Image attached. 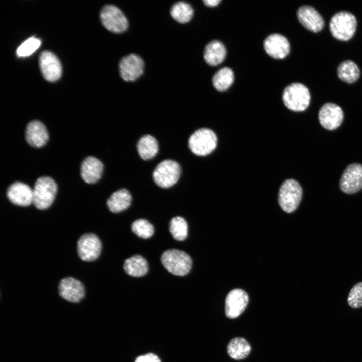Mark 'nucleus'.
Masks as SVG:
<instances>
[{
	"mask_svg": "<svg viewBox=\"0 0 362 362\" xmlns=\"http://www.w3.org/2000/svg\"><path fill=\"white\" fill-rule=\"evenodd\" d=\"M226 55V50L224 44L219 40H213L205 47L204 58L206 62L211 66H217L222 63Z\"/></svg>",
	"mask_w": 362,
	"mask_h": 362,
	"instance_id": "nucleus-21",
	"label": "nucleus"
},
{
	"mask_svg": "<svg viewBox=\"0 0 362 362\" xmlns=\"http://www.w3.org/2000/svg\"><path fill=\"white\" fill-rule=\"evenodd\" d=\"M144 66V62L139 56L128 55L123 57L119 64L121 77L126 82L134 81L143 73Z\"/></svg>",
	"mask_w": 362,
	"mask_h": 362,
	"instance_id": "nucleus-10",
	"label": "nucleus"
},
{
	"mask_svg": "<svg viewBox=\"0 0 362 362\" xmlns=\"http://www.w3.org/2000/svg\"><path fill=\"white\" fill-rule=\"evenodd\" d=\"M347 303L353 308L362 307V282L357 283L351 288L347 297Z\"/></svg>",
	"mask_w": 362,
	"mask_h": 362,
	"instance_id": "nucleus-32",
	"label": "nucleus"
},
{
	"mask_svg": "<svg viewBox=\"0 0 362 362\" xmlns=\"http://www.w3.org/2000/svg\"><path fill=\"white\" fill-rule=\"evenodd\" d=\"M251 347L249 342L244 338L235 337L232 339L227 346L229 356L235 360L246 358L250 354Z\"/></svg>",
	"mask_w": 362,
	"mask_h": 362,
	"instance_id": "nucleus-23",
	"label": "nucleus"
},
{
	"mask_svg": "<svg viewBox=\"0 0 362 362\" xmlns=\"http://www.w3.org/2000/svg\"><path fill=\"white\" fill-rule=\"evenodd\" d=\"M124 269L129 275L141 277L147 273L148 266L147 261L144 257L139 255H136L125 261Z\"/></svg>",
	"mask_w": 362,
	"mask_h": 362,
	"instance_id": "nucleus-26",
	"label": "nucleus"
},
{
	"mask_svg": "<svg viewBox=\"0 0 362 362\" xmlns=\"http://www.w3.org/2000/svg\"><path fill=\"white\" fill-rule=\"evenodd\" d=\"M41 43L39 38L31 37L20 44L16 50V54L20 57L29 56L38 49Z\"/></svg>",
	"mask_w": 362,
	"mask_h": 362,
	"instance_id": "nucleus-31",
	"label": "nucleus"
},
{
	"mask_svg": "<svg viewBox=\"0 0 362 362\" xmlns=\"http://www.w3.org/2000/svg\"><path fill=\"white\" fill-rule=\"evenodd\" d=\"M203 2L205 5L208 7H213L218 5L220 2V0H204Z\"/></svg>",
	"mask_w": 362,
	"mask_h": 362,
	"instance_id": "nucleus-34",
	"label": "nucleus"
},
{
	"mask_svg": "<svg viewBox=\"0 0 362 362\" xmlns=\"http://www.w3.org/2000/svg\"><path fill=\"white\" fill-rule=\"evenodd\" d=\"M104 166L101 161L93 156H88L82 161L80 174L83 180L92 184L98 181L102 174Z\"/></svg>",
	"mask_w": 362,
	"mask_h": 362,
	"instance_id": "nucleus-20",
	"label": "nucleus"
},
{
	"mask_svg": "<svg viewBox=\"0 0 362 362\" xmlns=\"http://www.w3.org/2000/svg\"><path fill=\"white\" fill-rule=\"evenodd\" d=\"M344 114L338 105L328 102L323 105L318 113V119L321 125L328 130H333L342 124Z\"/></svg>",
	"mask_w": 362,
	"mask_h": 362,
	"instance_id": "nucleus-11",
	"label": "nucleus"
},
{
	"mask_svg": "<svg viewBox=\"0 0 362 362\" xmlns=\"http://www.w3.org/2000/svg\"><path fill=\"white\" fill-rule=\"evenodd\" d=\"M100 17L103 25L112 32L120 33L128 28L127 18L122 11L115 6L106 5L104 6Z\"/></svg>",
	"mask_w": 362,
	"mask_h": 362,
	"instance_id": "nucleus-8",
	"label": "nucleus"
},
{
	"mask_svg": "<svg viewBox=\"0 0 362 362\" xmlns=\"http://www.w3.org/2000/svg\"><path fill=\"white\" fill-rule=\"evenodd\" d=\"M217 138L210 129L201 128L195 131L189 137L188 145L190 150L198 156H205L216 147Z\"/></svg>",
	"mask_w": 362,
	"mask_h": 362,
	"instance_id": "nucleus-5",
	"label": "nucleus"
},
{
	"mask_svg": "<svg viewBox=\"0 0 362 362\" xmlns=\"http://www.w3.org/2000/svg\"><path fill=\"white\" fill-rule=\"evenodd\" d=\"M234 81V73L229 67L219 70L212 78V83L216 89L224 91L227 89Z\"/></svg>",
	"mask_w": 362,
	"mask_h": 362,
	"instance_id": "nucleus-27",
	"label": "nucleus"
},
{
	"mask_svg": "<svg viewBox=\"0 0 362 362\" xmlns=\"http://www.w3.org/2000/svg\"><path fill=\"white\" fill-rule=\"evenodd\" d=\"M302 189L295 179H289L281 185L278 194V203L287 213L294 211L298 207L302 197Z\"/></svg>",
	"mask_w": 362,
	"mask_h": 362,
	"instance_id": "nucleus-3",
	"label": "nucleus"
},
{
	"mask_svg": "<svg viewBox=\"0 0 362 362\" xmlns=\"http://www.w3.org/2000/svg\"><path fill=\"white\" fill-rule=\"evenodd\" d=\"M339 187L348 194L360 191L362 189V165L354 163L348 165L340 178Z\"/></svg>",
	"mask_w": 362,
	"mask_h": 362,
	"instance_id": "nucleus-9",
	"label": "nucleus"
},
{
	"mask_svg": "<svg viewBox=\"0 0 362 362\" xmlns=\"http://www.w3.org/2000/svg\"><path fill=\"white\" fill-rule=\"evenodd\" d=\"M249 302L247 293L240 289L230 291L225 299V313L231 319L238 317L245 310Z\"/></svg>",
	"mask_w": 362,
	"mask_h": 362,
	"instance_id": "nucleus-12",
	"label": "nucleus"
},
{
	"mask_svg": "<svg viewBox=\"0 0 362 362\" xmlns=\"http://www.w3.org/2000/svg\"><path fill=\"white\" fill-rule=\"evenodd\" d=\"M297 18L301 25L312 32H318L324 26V21L322 16L313 7L304 5L297 11Z\"/></svg>",
	"mask_w": 362,
	"mask_h": 362,
	"instance_id": "nucleus-15",
	"label": "nucleus"
},
{
	"mask_svg": "<svg viewBox=\"0 0 362 362\" xmlns=\"http://www.w3.org/2000/svg\"><path fill=\"white\" fill-rule=\"evenodd\" d=\"M39 66L44 78L49 82L58 80L62 74L61 63L52 52L43 51L39 59Z\"/></svg>",
	"mask_w": 362,
	"mask_h": 362,
	"instance_id": "nucleus-13",
	"label": "nucleus"
},
{
	"mask_svg": "<svg viewBox=\"0 0 362 362\" xmlns=\"http://www.w3.org/2000/svg\"><path fill=\"white\" fill-rule=\"evenodd\" d=\"M7 196L13 204L20 206H29L33 201V189L19 182H15L8 187Z\"/></svg>",
	"mask_w": 362,
	"mask_h": 362,
	"instance_id": "nucleus-18",
	"label": "nucleus"
},
{
	"mask_svg": "<svg viewBox=\"0 0 362 362\" xmlns=\"http://www.w3.org/2000/svg\"><path fill=\"white\" fill-rule=\"evenodd\" d=\"M310 99L309 90L300 83L290 84L284 89L282 95L285 106L295 112L305 110L309 105Z\"/></svg>",
	"mask_w": 362,
	"mask_h": 362,
	"instance_id": "nucleus-2",
	"label": "nucleus"
},
{
	"mask_svg": "<svg viewBox=\"0 0 362 362\" xmlns=\"http://www.w3.org/2000/svg\"><path fill=\"white\" fill-rule=\"evenodd\" d=\"M180 173V167L177 162L172 160H165L156 167L153 178L158 186L167 188L176 183Z\"/></svg>",
	"mask_w": 362,
	"mask_h": 362,
	"instance_id": "nucleus-7",
	"label": "nucleus"
},
{
	"mask_svg": "<svg viewBox=\"0 0 362 362\" xmlns=\"http://www.w3.org/2000/svg\"><path fill=\"white\" fill-rule=\"evenodd\" d=\"M57 191V185L52 178L48 176L39 177L33 189V203L39 209L48 208L52 204Z\"/></svg>",
	"mask_w": 362,
	"mask_h": 362,
	"instance_id": "nucleus-4",
	"label": "nucleus"
},
{
	"mask_svg": "<svg viewBox=\"0 0 362 362\" xmlns=\"http://www.w3.org/2000/svg\"><path fill=\"white\" fill-rule=\"evenodd\" d=\"M355 16L348 11H340L335 14L329 22V30L335 39L347 41L354 35L357 28Z\"/></svg>",
	"mask_w": 362,
	"mask_h": 362,
	"instance_id": "nucleus-1",
	"label": "nucleus"
},
{
	"mask_svg": "<svg viewBox=\"0 0 362 362\" xmlns=\"http://www.w3.org/2000/svg\"><path fill=\"white\" fill-rule=\"evenodd\" d=\"M263 46L266 53L277 59L285 58L290 50V43L287 39L278 33L269 35L265 39Z\"/></svg>",
	"mask_w": 362,
	"mask_h": 362,
	"instance_id": "nucleus-17",
	"label": "nucleus"
},
{
	"mask_svg": "<svg viewBox=\"0 0 362 362\" xmlns=\"http://www.w3.org/2000/svg\"><path fill=\"white\" fill-rule=\"evenodd\" d=\"M137 151L140 157L148 160L156 156L158 151V143L156 139L150 135H145L138 142Z\"/></svg>",
	"mask_w": 362,
	"mask_h": 362,
	"instance_id": "nucleus-24",
	"label": "nucleus"
},
{
	"mask_svg": "<svg viewBox=\"0 0 362 362\" xmlns=\"http://www.w3.org/2000/svg\"><path fill=\"white\" fill-rule=\"evenodd\" d=\"M134 362H161V360L155 354L148 353L138 356Z\"/></svg>",
	"mask_w": 362,
	"mask_h": 362,
	"instance_id": "nucleus-33",
	"label": "nucleus"
},
{
	"mask_svg": "<svg viewBox=\"0 0 362 362\" xmlns=\"http://www.w3.org/2000/svg\"><path fill=\"white\" fill-rule=\"evenodd\" d=\"M131 229L136 235L144 239L151 237L154 232L153 226L144 219H139L134 221L131 225Z\"/></svg>",
	"mask_w": 362,
	"mask_h": 362,
	"instance_id": "nucleus-30",
	"label": "nucleus"
},
{
	"mask_svg": "<svg viewBox=\"0 0 362 362\" xmlns=\"http://www.w3.org/2000/svg\"><path fill=\"white\" fill-rule=\"evenodd\" d=\"M132 196L126 189H119L110 196L107 201L109 210L113 213H119L128 208L131 204Z\"/></svg>",
	"mask_w": 362,
	"mask_h": 362,
	"instance_id": "nucleus-22",
	"label": "nucleus"
},
{
	"mask_svg": "<svg viewBox=\"0 0 362 362\" xmlns=\"http://www.w3.org/2000/svg\"><path fill=\"white\" fill-rule=\"evenodd\" d=\"M161 260L169 272L176 276L187 275L192 267V259L189 255L177 249L165 251L162 254Z\"/></svg>",
	"mask_w": 362,
	"mask_h": 362,
	"instance_id": "nucleus-6",
	"label": "nucleus"
},
{
	"mask_svg": "<svg viewBox=\"0 0 362 362\" xmlns=\"http://www.w3.org/2000/svg\"><path fill=\"white\" fill-rule=\"evenodd\" d=\"M173 18L180 23L189 21L193 17V10L188 3L180 1L174 4L170 10Z\"/></svg>",
	"mask_w": 362,
	"mask_h": 362,
	"instance_id": "nucleus-28",
	"label": "nucleus"
},
{
	"mask_svg": "<svg viewBox=\"0 0 362 362\" xmlns=\"http://www.w3.org/2000/svg\"><path fill=\"white\" fill-rule=\"evenodd\" d=\"M58 291L61 297L73 303L80 302L85 295L83 284L78 280L72 277L62 279L59 283Z\"/></svg>",
	"mask_w": 362,
	"mask_h": 362,
	"instance_id": "nucleus-16",
	"label": "nucleus"
},
{
	"mask_svg": "<svg viewBox=\"0 0 362 362\" xmlns=\"http://www.w3.org/2000/svg\"><path fill=\"white\" fill-rule=\"evenodd\" d=\"M169 231L175 240L183 241L188 235V224L183 218L175 217L169 223Z\"/></svg>",
	"mask_w": 362,
	"mask_h": 362,
	"instance_id": "nucleus-29",
	"label": "nucleus"
},
{
	"mask_svg": "<svg viewBox=\"0 0 362 362\" xmlns=\"http://www.w3.org/2000/svg\"><path fill=\"white\" fill-rule=\"evenodd\" d=\"M25 139L31 146L36 148L42 147L48 140V133L46 127L41 122L33 120L26 126Z\"/></svg>",
	"mask_w": 362,
	"mask_h": 362,
	"instance_id": "nucleus-19",
	"label": "nucleus"
},
{
	"mask_svg": "<svg viewBox=\"0 0 362 362\" xmlns=\"http://www.w3.org/2000/svg\"><path fill=\"white\" fill-rule=\"evenodd\" d=\"M102 249L99 238L93 233L83 234L78 241L77 252L80 259L85 261H92L99 256Z\"/></svg>",
	"mask_w": 362,
	"mask_h": 362,
	"instance_id": "nucleus-14",
	"label": "nucleus"
},
{
	"mask_svg": "<svg viewBox=\"0 0 362 362\" xmlns=\"http://www.w3.org/2000/svg\"><path fill=\"white\" fill-rule=\"evenodd\" d=\"M337 73L339 78L347 83H352L360 77V70L356 64L350 60H345L338 65Z\"/></svg>",
	"mask_w": 362,
	"mask_h": 362,
	"instance_id": "nucleus-25",
	"label": "nucleus"
}]
</instances>
